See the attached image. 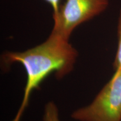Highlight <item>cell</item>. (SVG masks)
<instances>
[{
	"mask_svg": "<svg viewBox=\"0 0 121 121\" xmlns=\"http://www.w3.org/2000/svg\"><path fill=\"white\" fill-rule=\"evenodd\" d=\"M108 5L109 0H66L53 15L52 31L69 40L77 27L103 13Z\"/></svg>",
	"mask_w": 121,
	"mask_h": 121,
	"instance_id": "cell-3",
	"label": "cell"
},
{
	"mask_svg": "<svg viewBox=\"0 0 121 121\" xmlns=\"http://www.w3.org/2000/svg\"><path fill=\"white\" fill-rule=\"evenodd\" d=\"M43 121H60L57 105L52 101L48 102L44 108Z\"/></svg>",
	"mask_w": 121,
	"mask_h": 121,
	"instance_id": "cell-4",
	"label": "cell"
},
{
	"mask_svg": "<svg viewBox=\"0 0 121 121\" xmlns=\"http://www.w3.org/2000/svg\"><path fill=\"white\" fill-rule=\"evenodd\" d=\"M78 53L67 39L51 31L48 38L40 44L22 52L6 51L2 56L4 66L15 63L23 66L26 73V82L22 103L11 121H21L29 105L32 92L50 74L57 78H64L74 69Z\"/></svg>",
	"mask_w": 121,
	"mask_h": 121,
	"instance_id": "cell-1",
	"label": "cell"
},
{
	"mask_svg": "<svg viewBox=\"0 0 121 121\" xmlns=\"http://www.w3.org/2000/svg\"><path fill=\"white\" fill-rule=\"evenodd\" d=\"M118 44L117 52L116 54L113 66H114V73L119 72L121 71V9L120 10L118 22Z\"/></svg>",
	"mask_w": 121,
	"mask_h": 121,
	"instance_id": "cell-5",
	"label": "cell"
},
{
	"mask_svg": "<svg viewBox=\"0 0 121 121\" xmlns=\"http://www.w3.org/2000/svg\"><path fill=\"white\" fill-rule=\"evenodd\" d=\"M44 1L47 2L52 7L53 11V15L56 14L58 13L59 7H60V4H59L60 0H44Z\"/></svg>",
	"mask_w": 121,
	"mask_h": 121,
	"instance_id": "cell-6",
	"label": "cell"
},
{
	"mask_svg": "<svg viewBox=\"0 0 121 121\" xmlns=\"http://www.w3.org/2000/svg\"><path fill=\"white\" fill-rule=\"evenodd\" d=\"M76 121H121V71L114 73L88 105L74 110Z\"/></svg>",
	"mask_w": 121,
	"mask_h": 121,
	"instance_id": "cell-2",
	"label": "cell"
}]
</instances>
